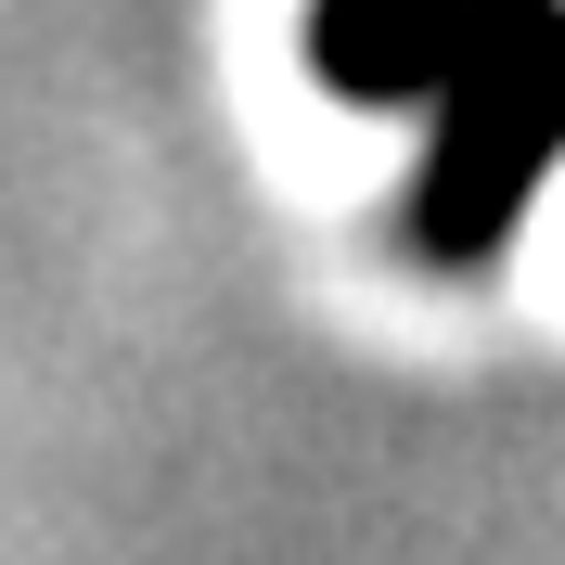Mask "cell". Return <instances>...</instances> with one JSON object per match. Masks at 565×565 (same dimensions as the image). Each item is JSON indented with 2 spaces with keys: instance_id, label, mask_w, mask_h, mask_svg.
<instances>
[{
  "instance_id": "2",
  "label": "cell",
  "mask_w": 565,
  "mask_h": 565,
  "mask_svg": "<svg viewBox=\"0 0 565 565\" xmlns=\"http://www.w3.org/2000/svg\"><path fill=\"white\" fill-rule=\"evenodd\" d=\"M462 13L476 0H309V65L348 104H437L462 65Z\"/></svg>"
},
{
  "instance_id": "1",
  "label": "cell",
  "mask_w": 565,
  "mask_h": 565,
  "mask_svg": "<svg viewBox=\"0 0 565 565\" xmlns=\"http://www.w3.org/2000/svg\"><path fill=\"white\" fill-rule=\"evenodd\" d=\"M553 168H565V0H476L450 90L424 104V168L398 193V257L489 270Z\"/></svg>"
}]
</instances>
